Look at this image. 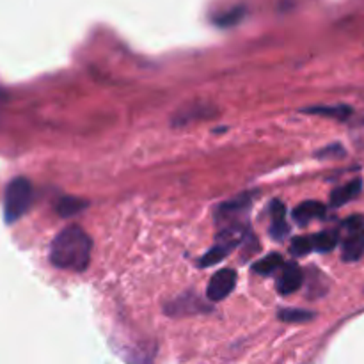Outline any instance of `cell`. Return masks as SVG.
I'll return each mask as SVG.
<instances>
[{
    "instance_id": "cell-1",
    "label": "cell",
    "mask_w": 364,
    "mask_h": 364,
    "mask_svg": "<svg viewBox=\"0 0 364 364\" xmlns=\"http://www.w3.org/2000/svg\"><path fill=\"white\" fill-rule=\"evenodd\" d=\"M93 242L80 226H66L50 245V261L61 270L84 272L91 261Z\"/></svg>"
},
{
    "instance_id": "cell-2",
    "label": "cell",
    "mask_w": 364,
    "mask_h": 364,
    "mask_svg": "<svg viewBox=\"0 0 364 364\" xmlns=\"http://www.w3.org/2000/svg\"><path fill=\"white\" fill-rule=\"evenodd\" d=\"M32 183L27 178H15L9 182L4 192V219L8 224H15L29 211L32 204Z\"/></svg>"
},
{
    "instance_id": "cell-3",
    "label": "cell",
    "mask_w": 364,
    "mask_h": 364,
    "mask_svg": "<svg viewBox=\"0 0 364 364\" xmlns=\"http://www.w3.org/2000/svg\"><path fill=\"white\" fill-rule=\"evenodd\" d=\"M364 256V217L354 215L343 222L341 258L347 263L359 261Z\"/></svg>"
},
{
    "instance_id": "cell-4",
    "label": "cell",
    "mask_w": 364,
    "mask_h": 364,
    "mask_svg": "<svg viewBox=\"0 0 364 364\" xmlns=\"http://www.w3.org/2000/svg\"><path fill=\"white\" fill-rule=\"evenodd\" d=\"M236 285V274L231 269H222L211 276L207 288V297L213 303H219L222 298L228 297Z\"/></svg>"
},
{
    "instance_id": "cell-5",
    "label": "cell",
    "mask_w": 364,
    "mask_h": 364,
    "mask_svg": "<svg viewBox=\"0 0 364 364\" xmlns=\"http://www.w3.org/2000/svg\"><path fill=\"white\" fill-rule=\"evenodd\" d=\"M304 272L297 263H286L285 269L281 270L278 281V291L282 295H290L303 286Z\"/></svg>"
},
{
    "instance_id": "cell-6",
    "label": "cell",
    "mask_w": 364,
    "mask_h": 364,
    "mask_svg": "<svg viewBox=\"0 0 364 364\" xmlns=\"http://www.w3.org/2000/svg\"><path fill=\"white\" fill-rule=\"evenodd\" d=\"M291 215H294V220L298 226H306L313 220L325 217V207L318 201H304L295 208Z\"/></svg>"
},
{
    "instance_id": "cell-7",
    "label": "cell",
    "mask_w": 364,
    "mask_h": 364,
    "mask_svg": "<svg viewBox=\"0 0 364 364\" xmlns=\"http://www.w3.org/2000/svg\"><path fill=\"white\" fill-rule=\"evenodd\" d=\"M290 228L286 224V208L279 201H272L270 204V235L276 240H282L288 235Z\"/></svg>"
},
{
    "instance_id": "cell-8",
    "label": "cell",
    "mask_w": 364,
    "mask_h": 364,
    "mask_svg": "<svg viewBox=\"0 0 364 364\" xmlns=\"http://www.w3.org/2000/svg\"><path fill=\"white\" fill-rule=\"evenodd\" d=\"M363 191V182L361 180H354V182H348L345 185L338 186L331 192V204L332 207H343V204L350 203Z\"/></svg>"
},
{
    "instance_id": "cell-9",
    "label": "cell",
    "mask_w": 364,
    "mask_h": 364,
    "mask_svg": "<svg viewBox=\"0 0 364 364\" xmlns=\"http://www.w3.org/2000/svg\"><path fill=\"white\" fill-rule=\"evenodd\" d=\"M340 242V231L336 229H327L318 235H313V251L318 253H331L332 249Z\"/></svg>"
},
{
    "instance_id": "cell-10",
    "label": "cell",
    "mask_w": 364,
    "mask_h": 364,
    "mask_svg": "<svg viewBox=\"0 0 364 364\" xmlns=\"http://www.w3.org/2000/svg\"><path fill=\"white\" fill-rule=\"evenodd\" d=\"M86 207L87 203L86 201H82V199L75 198V195H64L62 199H59L57 213L61 217H71L75 215V213L82 211Z\"/></svg>"
},
{
    "instance_id": "cell-11",
    "label": "cell",
    "mask_w": 364,
    "mask_h": 364,
    "mask_svg": "<svg viewBox=\"0 0 364 364\" xmlns=\"http://www.w3.org/2000/svg\"><path fill=\"white\" fill-rule=\"evenodd\" d=\"M306 114H316V116L334 117V119H347L352 114V108L347 105H332V107H311L306 108Z\"/></svg>"
},
{
    "instance_id": "cell-12",
    "label": "cell",
    "mask_w": 364,
    "mask_h": 364,
    "mask_svg": "<svg viewBox=\"0 0 364 364\" xmlns=\"http://www.w3.org/2000/svg\"><path fill=\"white\" fill-rule=\"evenodd\" d=\"M282 265H285L282 258L279 256L278 253H272L267 254L265 258H261V260L258 261L256 265H254V272L261 274V276H267V274H272L278 269H281Z\"/></svg>"
},
{
    "instance_id": "cell-13",
    "label": "cell",
    "mask_w": 364,
    "mask_h": 364,
    "mask_svg": "<svg viewBox=\"0 0 364 364\" xmlns=\"http://www.w3.org/2000/svg\"><path fill=\"white\" fill-rule=\"evenodd\" d=\"M279 318H281L282 322L303 323L315 318V313H311V311L306 309H281L279 311Z\"/></svg>"
},
{
    "instance_id": "cell-14",
    "label": "cell",
    "mask_w": 364,
    "mask_h": 364,
    "mask_svg": "<svg viewBox=\"0 0 364 364\" xmlns=\"http://www.w3.org/2000/svg\"><path fill=\"white\" fill-rule=\"evenodd\" d=\"M313 251V236H298L290 245V253L295 256H306Z\"/></svg>"
},
{
    "instance_id": "cell-15",
    "label": "cell",
    "mask_w": 364,
    "mask_h": 364,
    "mask_svg": "<svg viewBox=\"0 0 364 364\" xmlns=\"http://www.w3.org/2000/svg\"><path fill=\"white\" fill-rule=\"evenodd\" d=\"M207 116H208V107H199V105H195V107L191 108V111H180L178 114L180 121H176V123L201 119V117H207Z\"/></svg>"
}]
</instances>
